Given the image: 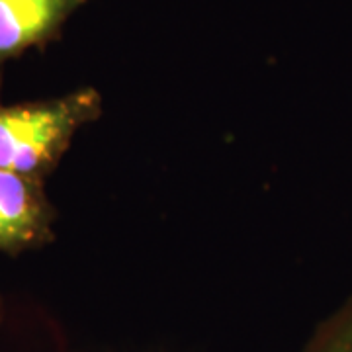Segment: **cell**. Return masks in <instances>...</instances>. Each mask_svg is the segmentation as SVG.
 Returning <instances> with one entry per match:
<instances>
[{
	"label": "cell",
	"mask_w": 352,
	"mask_h": 352,
	"mask_svg": "<svg viewBox=\"0 0 352 352\" xmlns=\"http://www.w3.org/2000/svg\"><path fill=\"white\" fill-rule=\"evenodd\" d=\"M53 221L43 180L0 168V252L18 254L47 245Z\"/></svg>",
	"instance_id": "7a4b0ae2"
},
{
	"label": "cell",
	"mask_w": 352,
	"mask_h": 352,
	"mask_svg": "<svg viewBox=\"0 0 352 352\" xmlns=\"http://www.w3.org/2000/svg\"><path fill=\"white\" fill-rule=\"evenodd\" d=\"M0 321H2V302H0Z\"/></svg>",
	"instance_id": "5b68a950"
},
{
	"label": "cell",
	"mask_w": 352,
	"mask_h": 352,
	"mask_svg": "<svg viewBox=\"0 0 352 352\" xmlns=\"http://www.w3.org/2000/svg\"><path fill=\"white\" fill-rule=\"evenodd\" d=\"M303 352H352V298L317 327Z\"/></svg>",
	"instance_id": "277c9868"
},
{
	"label": "cell",
	"mask_w": 352,
	"mask_h": 352,
	"mask_svg": "<svg viewBox=\"0 0 352 352\" xmlns=\"http://www.w3.org/2000/svg\"><path fill=\"white\" fill-rule=\"evenodd\" d=\"M87 0H0V63L59 38Z\"/></svg>",
	"instance_id": "3957f363"
},
{
	"label": "cell",
	"mask_w": 352,
	"mask_h": 352,
	"mask_svg": "<svg viewBox=\"0 0 352 352\" xmlns=\"http://www.w3.org/2000/svg\"><path fill=\"white\" fill-rule=\"evenodd\" d=\"M102 116V96L80 88L59 98L0 106V168L43 180L76 131Z\"/></svg>",
	"instance_id": "6da1fadb"
}]
</instances>
